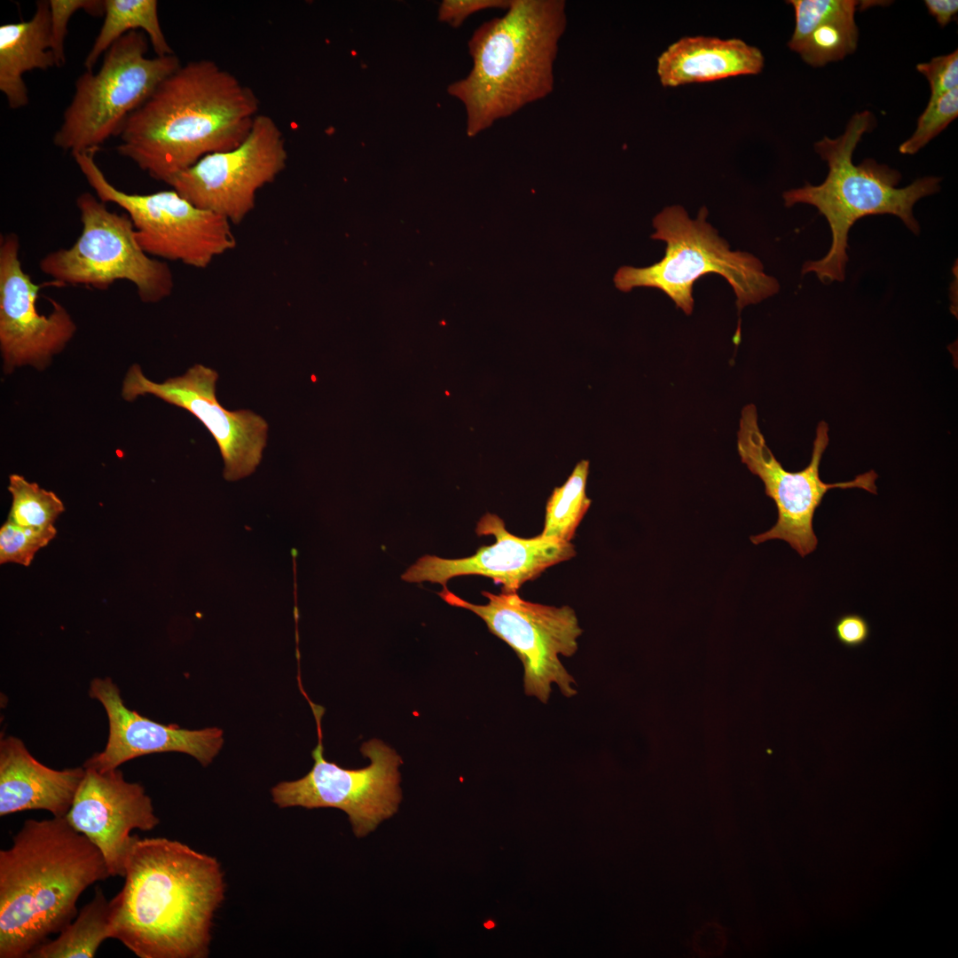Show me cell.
Wrapping results in <instances>:
<instances>
[{
  "label": "cell",
  "mask_w": 958,
  "mask_h": 958,
  "mask_svg": "<svg viewBox=\"0 0 958 958\" xmlns=\"http://www.w3.org/2000/svg\"><path fill=\"white\" fill-rule=\"evenodd\" d=\"M54 526L47 529L20 527L7 519L0 529V563L29 566L37 551L55 538Z\"/></svg>",
  "instance_id": "obj_28"
},
{
  "label": "cell",
  "mask_w": 958,
  "mask_h": 958,
  "mask_svg": "<svg viewBox=\"0 0 958 958\" xmlns=\"http://www.w3.org/2000/svg\"><path fill=\"white\" fill-rule=\"evenodd\" d=\"M703 207L690 219L684 208L667 207L653 219L654 240L666 243L664 256L642 268L623 266L614 276L616 287L629 292L639 287L663 291L687 315L694 309L693 285L702 276L724 277L736 295L739 312L780 289L776 279L765 273L762 263L747 252L731 251L728 243L707 221Z\"/></svg>",
  "instance_id": "obj_6"
},
{
  "label": "cell",
  "mask_w": 958,
  "mask_h": 958,
  "mask_svg": "<svg viewBox=\"0 0 958 958\" xmlns=\"http://www.w3.org/2000/svg\"><path fill=\"white\" fill-rule=\"evenodd\" d=\"M110 876L99 849L65 817L26 820L0 851V958H27L75 919L90 885Z\"/></svg>",
  "instance_id": "obj_3"
},
{
  "label": "cell",
  "mask_w": 958,
  "mask_h": 958,
  "mask_svg": "<svg viewBox=\"0 0 958 958\" xmlns=\"http://www.w3.org/2000/svg\"><path fill=\"white\" fill-rule=\"evenodd\" d=\"M49 4L51 51L57 67H62L66 63L64 43L71 17L79 10H83L92 16H102L105 12V2L104 0H49Z\"/></svg>",
  "instance_id": "obj_29"
},
{
  "label": "cell",
  "mask_w": 958,
  "mask_h": 958,
  "mask_svg": "<svg viewBox=\"0 0 958 958\" xmlns=\"http://www.w3.org/2000/svg\"><path fill=\"white\" fill-rule=\"evenodd\" d=\"M287 157L280 128L259 114L240 145L205 155L168 185L194 206L239 224L255 208L257 192L286 169Z\"/></svg>",
  "instance_id": "obj_13"
},
{
  "label": "cell",
  "mask_w": 958,
  "mask_h": 958,
  "mask_svg": "<svg viewBox=\"0 0 958 958\" xmlns=\"http://www.w3.org/2000/svg\"><path fill=\"white\" fill-rule=\"evenodd\" d=\"M763 67L761 51L741 39L687 36L660 54L656 72L664 87H677L757 75Z\"/></svg>",
  "instance_id": "obj_20"
},
{
  "label": "cell",
  "mask_w": 958,
  "mask_h": 958,
  "mask_svg": "<svg viewBox=\"0 0 958 958\" xmlns=\"http://www.w3.org/2000/svg\"><path fill=\"white\" fill-rule=\"evenodd\" d=\"M109 900L111 938L140 958H205L224 898L218 860L165 837L135 840Z\"/></svg>",
  "instance_id": "obj_1"
},
{
  "label": "cell",
  "mask_w": 958,
  "mask_h": 958,
  "mask_svg": "<svg viewBox=\"0 0 958 958\" xmlns=\"http://www.w3.org/2000/svg\"><path fill=\"white\" fill-rule=\"evenodd\" d=\"M796 25L788 43L807 64L821 67L844 59L857 47L854 0H791Z\"/></svg>",
  "instance_id": "obj_21"
},
{
  "label": "cell",
  "mask_w": 958,
  "mask_h": 958,
  "mask_svg": "<svg viewBox=\"0 0 958 958\" xmlns=\"http://www.w3.org/2000/svg\"><path fill=\"white\" fill-rule=\"evenodd\" d=\"M874 116L868 111L855 114L844 132L836 138L823 137L815 143L817 153L828 166L826 179L819 185L806 183L803 187L783 192L784 204L797 203L814 206L827 219L832 242L826 255L804 263L802 273L814 272L828 285L842 282L845 278L848 233L859 219L870 215L890 214L899 217L915 234L920 233L919 223L913 208L922 198L940 189L941 178L924 177L906 187L898 188L900 173L873 159L859 165L852 163L853 152L862 135L874 125Z\"/></svg>",
  "instance_id": "obj_5"
},
{
  "label": "cell",
  "mask_w": 958,
  "mask_h": 958,
  "mask_svg": "<svg viewBox=\"0 0 958 958\" xmlns=\"http://www.w3.org/2000/svg\"><path fill=\"white\" fill-rule=\"evenodd\" d=\"M56 66L51 51L50 4L36 3L30 20L0 26V90L12 109L28 104L23 75Z\"/></svg>",
  "instance_id": "obj_22"
},
{
  "label": "cell",
  "mask_w": 958,
  "mask_h": 958,
  "mask_svg": "<svg viewBox=\"0 0 958 958\" xmlns=\"http://www.w3.org/2000/svg\"><path fill=\"white\" fill-rule=\"evenodd\" d=\"M916 69L928 80L931 87L929 102H933L958 85V51L935 57L920 63Z\"/></svg>",
  "instance_id": "obj_30"
},
{
  "label": "cell",
  "mask_w": 958,
  "mask_h": 958,
  "mask_svg": "<svg viewBox=\"0 0 958 958\" xmlns=\"http://www.w3.org/2000/svg\"><path fill=\"white\" fill-rule=\"evenodd\" d=\"M828 442V425L821 421L816 428L810 463L800 471H788L766 444L758 427L756 406L750 404L742 408L737 435L739 456L749 470L764 483L765 492L774 501L778 512L777 522L770 530L750 537L753 544L781 539L805 557L817 547L813 516L829 490L860 488L877 493L875 482L878 475L874 470L848 482L827 483L821 479L820 464Z\"/></svg>",
  "instance_id": "obj_12"
},
{
  "label": "cell",
  "mask_w": 958,
  "mask_h": 958,
  "mask_svg": "<svg viewBox=\"0 0 958 958\" xmlns=\"http://www.w3.org/2000/svg\"><path fill=\"white\" fill-rule=\"evenodd\" d=\"M218 373L195 365L180 376L163 382L148 379L139 365H132L124 377L122 397L154 396L194 415L216 440L224 463V475L234 481L252 474L259 465L267 444L268 424L249 410L229 411L216 396Z\"/></svg>",
  "instance_id": "obj_14"
},
{
  "label": "cell",
  "mask_w": 958,
  "mask_h": 958,
  "mask_svg": "<svg viewBox=\"0 0 958 958\" xmlns=\"http://www.w3.org/2000/svg\"><path fill=\"white\" fill-rule=\"evenodd\" d=\"M111 938L110 906L102 889L53 940L35 947L27 958H91L103 941Z\"/></svg>",
  "instance_id": "obj_24"
},
{
  "label": "cell",
  "mask_w": 958,
  "mask_h": 958,
  "mask_svg": "<svg viewBox=\"0 0 958 958\" xmlns=\"http://www.w3.org/2000/svg\"><path fill=\"white\" fill-rule=\"evenodd\" d=\"M834 633L843 646L858 648L868 640L870 625L867 619L859 614H844L835 622Z\"/></svg>",
  "instance_id": "obj_32"
},
{
  "label": "cell",
  "mask_w": 958,
  "mask_h": 958,
  "mask_svg": "<svg viewBox=\"0 0 958 958\" xmlns=\"http://www.w3.org/2000/svg\"><path fill=\"white\" fill-rule=\"evenodd\" d=\"M20 243L15 233L0 239V349L4 370L17 366L45 368L76 332L67 310L50 299L51 310L40 313L36 302L41 287L23 270Z\"/></svg>",
  "instance_id": "obj_15"
},
{
  "label": "cell",
  "mask_w": 958,
  "mask_h": 958,
  "mask_svg": "<svg viewBox=\"0 0 958 958\" xmlns=\"http://www.w3.org/2000/svg\"><path fill=\"white\" fill-rule=\"evenodd\" d=\"M8 491L12 495V506L8 520L29 529H47L65 510L61 499L51 491L41 488L36 483L27 481L20 475L9 476Z\"/></svg>",
  "instance_id": "obj_26"
},
{
  "label": "cell",
  "mask_w": 958,
  "mask_h": 958,
  "mask_svg": "<svg viewBox=\"0 0 958 958\" xmlns=\"http://www.w3.org/2000/svg\"><path fill=\"white\" fill-rule=\"evenodd\" d=\"M488 599L483 605L474 604L450 592L438 595L449 605L466 609L480 616L489 631L505 641L521 660L526 695L548 702L551 685L555 683L566 697L577 694L571 687L575 679L566 671L559 656H571L577 650V638L583 630L575 611L534 603L517 593L494 594L483 591Z\"/></svg>",
  "instance_id": "obj_11"
},
{
  "label": "cell",
  "mask_w": 958,
  "mask_h": 958,
  "mask_svg": "<svg viewBox=\"0 0 958 958\" xmlns=\"http://www.w3.org/2000/svg\"><path fill=\"white\" fill-rule=\"evenodd\" d=\"M85 768L55 770L36 760L21 740L0 741V816L46 810L65 817L84 777Z\"/></svg>",
  "instance_id": "obj_19"
},
{
  "label": "cell",
  "mask_w": 958,
  "mask_h": 958,
  "mask_svg": "<svg viewBox=\"0 0 958 958\" xmlns=\"http://www.w3.org/2000/svg\"><path fill=\"white\" fill-rule=\"evenodd\" d=\"M310 704L318 733V742L311 752L313 766L298 780L275 785L272 800L280 808L340 809L347 813L355 836H365L397 812L402 799L398 771L402 759L384 742L373 739L360 749L370 759V765L364 768H344L326 760L320 727L324 710Z\"/></svg>",
  "instance_id": "obj_10"
},
{
  "label": "cell",
  "mask_w": 958,
  "mask_h": 958,
  "mask_svg": "<svg viewBox=\"0 0 958 958\" xmlns=\"http://www.w3.org/2000/svg\"><path fill=\"white\" fill-rule=\"evenodd\" d=\"M958 115V88H954L933 102H929L919 116L913 135L903 142L899 153L915 154L944 130Z\"/></svg>",
  "instance_id": "obj_27"
},
{
  "label": "cell",
  "mask_w": 958,
  "mask_h": 958,
  "mask_svg": "<svg viewBox=\"0 0 958 958\" xmlns=\"http://www.w3.org/2000/svg\"><path fill=\"white\" fill-rule=\"evenodd\" d=\"M588 473L589 461L580 460L567 481L554 489L546 502L541 536L570 542L591 506L585 493Z\"/></svg>",
  "instance_id": "obj_25"
},
{
  "label": "cell",
  "mask_w": 958,
  "mask_h": 958,
  "mask_svg": "<svg viewBox=\"0 0 958 958\" xmlns=\"http://www.w3.org/2000/svg\"><path fill=\"white\" fill-rule=\"evenodd\" d=\"M82 230L75 243L46 254L39 269L57 287L84 286L106 290L118 280L132 283L141 302L156 303L174 288L168 263L139 246L127 214L111 211L90 192L76 198Z\"/></svg>",
  "instance_id": "obj_8"
},
{
  "label": "cell",
  "mask_w": 958,
  "mask_h": 958,
  "mask_svg": "<svg viewBox=\"0 0 958 958\" xmlns=\"http://www.w3.org/2000/svg\"><path fill=\"white\" fill-rule=\"evenodd\" d=\"M65 818L99 849L110 876L122 877L135 840L130 832L152 830L160 822L144 787L127 781L119 768L105 772L85 768Z\"/></svg>",
  "instance_id": "obj_17"
},
{
  "label": "cell",
  "mask_w": 958,
  "mask_h": 958,
  "mask_svg": "<svg viewBox=\"0 0 958 958\" xmlns=\"http://www.w3.org/2000/svg\"><path fill=\"white\" fill-rule=\"evenodd\" d=\"M89 695L105 708L109 732L105 749L88 758L85 768L105 772L141 756L169 751L190 755L207 766L223 746L220 728L189 730L155 722L130 710L109 677L93 679Z\"/></svg>",
  "instance_id": "obj_18"
},
{
  "label": "cell",
  "mask_w": 958,
  "mask_h": 958,
  "mask_svg": "<svg viewBox=\"0 0 958 958\" xmlns=\"http://www.w3.org/2000/svg\"><path fill=\"white\" fill-rule=\"evenodd\" d=\"M511 0H444L438 9V20L453 27L462 25L470 15L487 9L506 10Z\"/></svg>",
  "instance_id": "obj_31"
},
{
  "label": "cell",
  "mask_w": 958,
  "mask_h": 958,
  "mask_svg": "<svg viewBox=\"0 0 958 958\" xmlns=\"http://www.w3.org/2000/svg\"><path fill=\"white\" fill-rule=\"evenodd\" d=\"M924 4L930 14L941 27H945L953 20L958 12L956 0H926Z\"/></svg>",
  "instance_id": "obj_33"
},
{
  "label": "cell",
  "mask_w": 958,
  "mask_h": 958,
  "mask_svg": "<svg viewBox=\"0 0 958 958\" xmlns=\"http://www.w3.org/2000/svg\"><path fill=\"white\" fill-rule=\"evenodd\" d=\"M102 27L84 59L86 70L91 71L100 56L125 34L141 30L146 33L156 56L174 54L161 29L155 0H104Z\"/></svg>",
  "instance_id": "obj_23"
},
{
  "label": "cell",
  "mask_w": 958,
  "mask_h": 958,
  "mask_svg": "<svg viewBox=\"0 0 958 958\" xmlns=\"http://www.w3.org/2000/svg\"><path fill=\"white\" fill-rule=\"evenodd\" d=\"M566 27L564 0H511L503 16L474 31L472 68L447 89L465 107L467 137L552 93Z\"/></svg>",
  "instance_id": "obj_4"
},
{
  "label": "cell",
  "mask_w": 958,
  "mask_h": 958,
  "mask_svg": "<svg viewBox=\"0 0 958 958\" xmlns=\"http://www.w3.org/2000/svg\"><path fill=\"white\" fill-rule=\"evenodd\" d=\"M96 153L82 152L73 157L96 196L119 206L129 216L137 240L147 255L204 269L236 247L227 218L194 206L173 189L148 194L121 191L98 167Z\"/></svg>",
  "instance_id": "obj_9"
},
{
  "label": "cell",
  "mask_w": 958,
  "mask_h": 958,
  "mask_svg": "<svg viewBox=\"0 0 958 958\" xmlns=\"http://www.w3.org/2000/svg\"><path fill=\"white\" fill-rule=\"evenodd\" d=\"M475 532L479 536L492 535L494 544L482 546L473 555L459 559L424 555L406 569L402 579L446 587L451 578L476 575L502 585L504 593H517L524 583L537 578L547 568L576 555L570 542L541 535L524 538L511 534L504 521L493 514L480 519Z\"/></svg>",
  "instance_id": "obj_16"
},
{
  "label": "cell",
  "mask_w": 958,
  "mask_h": 958,
  "mask_svg": "<svg viewBox=\"0 0 958 958\" xmlns=\"http://www.w3.org/2000/svg\"><path fill=\"white\" fill-rule=\"evenodd\" d=\"M147 50L145 33L130 31L106 51L97 73L86 70L76 79L73 98L53 136L57 147L72 155L98 152L181 66L175 54L148 58Z\"/></svg>",
  "instance_id": "obj_7"
},
{
  "label": "cell",
  "mask_w": 958,
  "mask_h": 958,
  "mask_svg": "<svg viewBox=\"0 0 958 958\" xmlns=\"http://www.w3.org/2000/svg\"><path fill=\"white\" fill-rule=\"evenodd\" d=\"M254 90L211 59L181 65L125 121L117 153L166 183L238 146L259 114Z\"/></svg>",
  "instance_id": "obj_2"
}]
</instances>
